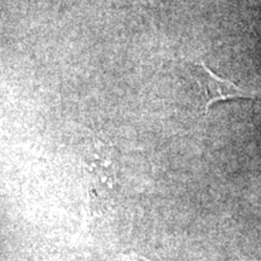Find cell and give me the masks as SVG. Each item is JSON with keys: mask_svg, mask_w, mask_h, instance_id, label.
<instances>
[{"mask_svg": "<svg viewBox=\"0 0 261 261\" xmlns=\"http://www.w3.org/2000/svg\"><path fill=\"white\" fill-rule=\"evenodd\" d=\"M116 261H148L144 257L142 256H137V255H127V256H122L120 259H117Z\"/></svg>", "mask_w": 261, "mask_h": 261, "instance_id": "2", "label": "cell"}, {"mask_svg": "<svg viewBox=\"0 0 261 261\" xmlns=\"http://www.w3.org/2000/svg\"><path fill=\"white\" fill-rule=\"evenodd\" d=\"M194 75L196 80L201 85L202 96L204 100V114L215 102L231 99H257L261 98L253 92L242 90L231 81L214 74L204 63L196 64L194 67Z\"/></svg>", "mask_w": 261, "mask_h": 261, "instance_id": "1", "label": "cell"}]
</instances>
